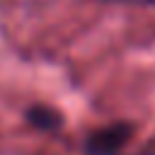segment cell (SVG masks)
I'll return each instance as SVG.
<instances>
[{
	"mask_svg": "<svg viewBox=\"0 0 155 155\" xmlns=\"http://www.w3.org/2000/svg\"><path fill=\"white\" fill-rule=\"evenodd\" d=\"M131 136H133L131 124H109L104 128L92 131L85 140V148L90 155H116L128 143Z\"/></svg>",
	"mask_w": 155,
	"mask_h": 155,
	"instance_id": "cell-1",
	"label": "cell"
},
{
	"mask_svg": "<svg viewBox=\"0 0 155 155\" xmlns=\"http://www.w3.org/2000/svg\"><path fill=\"white\" fill-rule=\"evenodd\" d=\"M27 121L34 128H41V131H58L61 124H63V116L51 107H39L36 104L27 111Z\"/></svg>",
	"mask_w": 155,
	"mask_h": 155,
	"instance_id": "cell-2",
	"label": "cell"
}]
</instances>
